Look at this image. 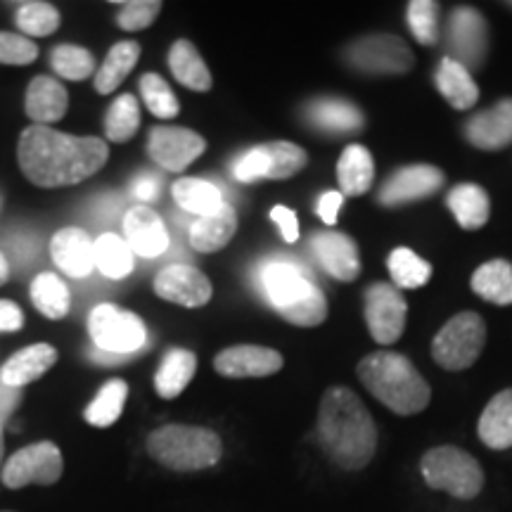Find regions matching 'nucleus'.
<instances>
[{
	"mask_svg": "<svg viewBox=\"0 0 512 512\" xmlns=\"http://www.w3.org/2000/svg\"><path fill=\"white\" fill-rule=\"evenodd\" d=\"M17 157L22 174L38 188H67L98 174L110 157V147L100 138L69 136L31 124L19 138Z\"/></svg>",
	"mask_w": 512,
	"mask_h": 512,
	"instance_id": "nucleus-1",
	"label": "nucleus"
},
{
	"mask_svg": "<svg viewBox=\"0 0 512 512\" xmlns=\"http://www.w3.org/2000/svg\"><path fill=\"white\" fill-rule=\"evenodd\" d=\"M318 441L339 470H363L377 451L373 415L349 387H330L318 406Z\"/></svg>",
	"mask_w": 512,
	"mask_h": 512,
	"instance_id": "nucleus-2",
	"label": "nucleus"
},
{
	"mask_svg": "<svg viewBox=\"0 0 512 512\" xmlns=\"http://www.w3.org/2000/svg\"><path fill=\"white\" fill-rule=\"evenodd\" d=\"M363 387L396 415H415L430 406L432 389L411 358L396 351H375L356 368Z\"/></svg>",
	"mask_w": 512,
	"mask_h": 512,
	"instance_id": "nucleus-3",
	"label": "nucleus"
},
{
	"mask_svg": "<svg viewBox=\"0 0 512 512\" xmlns=\"http://www.w3.org/2000/svg\"><path fill=\"white\" fill-rule=\"evenodd\" d=\"M261 285L275 309L287 323L313 328L328 318L325 294L306 278V273L290 261H268L261 268Z\"/></svg>",
	"mask_w": 512,
	"mask_h": 512,
	"instance_id": "nucleus-4",
	"label": "nucleus"
},
{
	"mask_svg": "<svg viewBox=\"0 0 512 512\" xmlns=\"http://www.w3.org/2000/svg\"><path fill=\"white\" fill-rule=\"evenodd\" d=\"M147 453L174 472H200L223 458V441L197 425H164L147 437Z\"/></svg>",
	"mask_w": 512,
	"mask_h": 512,
	"instance_id": "nucleus-5",
	"label": "nucleus"
},
{
	"mask_svg": "<svg viewBox=\"0 0 512 512\" xmlns=\"http://www.w3.org/2000/svg\"><path fill=\"white\" fill-rule=\"evenodd\" d=\"M420 475L434 491L472 501L484 489V470L475 456L458 446H434L420 458Z\"/></svg>",
	"mask_w": 512,
	"mask_h": 512,
	"instance_id": "nucleus-6",
	"label": "nucleus"
},
{
	"mask_svg": "<svg viewBox=\"0 0 512 512\" xmlns=\"http://www.w3.org/2000/svg\"><path fill=\"white\" fill-rule=\"evenodd\" d=\"M486 344V323L479 313H456L437 332L432 342V358L444 370H467L475 366Z\"/></svg>",
	"mask_w": 512,
	"mask_h": 512,
	"instance_id": "nucleus-7",
	"label": "nucleus"
},
{
	"mask_svg": "<svg viewBox=\"0 0 512 512\" xmlns=\"http://www.w3.org/2000/svg\"><path fill=\"white\" fill-rule=\"evenodd\" d=\"M309 162V155L299 145L290 140H273V143L256 145L247 150L238 162H235L233 174L242 183H254L261 178L268 181H285V178L297 176Z\"/></svg>",
	"mask_w": 512,
	"mask_h": 512,
	"instance_id": "nucleus-8",
	"label": "nucleus"
},
{
	"mask_svg": "<svg viewBox=\"0 0 512 512\" xmlns=\"http://www.w3.org/2000/svg\"><path fill=\"white\" fill-rule=\"evenodd\" d=\"M93 344L100 351L117 356H128L145 344V323L133 311H124L114 304L95 306L88 316Z\"/></svg>",
	"mask_w": 512,
	"mask_h": 512,
	"instance_id": "nucleus-9",
	"label": "nucleus"
},
{
	"mask_svg": "<svg viewBox=\"0 0 512 512\" xmlns=\"http://www.w3.org/2000/svg\"><path fill=\"white\" fill-rule=\"evenodd\" d=\"M347 62L363 74L396 76L411 72L413 53L408 43L392 34H370L356 38L347 48Z\"/></svg>",
	"mask_w": 512,
	"mask_h": 512,
	"instance_id": "nucleus-10",
	"label": "nucleus"
},
{
	"mask_svg": "<svg viewBox=\"0 0 512 512\" xmlns=\"http://www.w3.org/2000/svg\"><path fill=\"white\" fill-rule=\"evenodd\" d=\"M64 472L62 451L53 441H38V444H29L12 456L8 463L3 465L0 472V482L8 489H24L29 484L50 486L60 482Z\"/></svg>",
	"mask_w": 512,
	"mask_h": 512,
	"instance_id": "nucleus-11",
	"label": "nucleus"
},
{
	"mask_svg": "<svg viewBox=\"0 0 512 512\" xmlns=\"http://www.w3.org/2000/svg\"><path fill=\"white\" fill-rule=\"evenodd\" d=\"M448 60L470 69H482L489 55V24L475 8H456L446 27Z\"/></svg>",
	"mask_w": 512,
	"mask_h": 512,
	"instance_id": "nucleus-12",
	"label": "nucleus"
},
{
	"mask_svg": "<svg viewBox=\"0 0 512 512\" xmlns=\"http://www.w3.org/2000/svg\"><path fill=\"white\" fill-rule=\"evenodd\" d=\"M363 311L370 337L382 347L399 342L406 330L408 306L403 294L387 283H373L363 292Z\"/></svg>",
	"mask_w": 512,
	"mask_h": 512,
	"instance_id": "nucleus-13",
	"label": "nucleus"
},
{
	"mask_svg": "<svg viewBox=\"0 0 512 512\" xmlns=\"http://www.w3.org/2000/svg\"><path fill=\"white\" fill-rule=\"evenodd\" d=\"M207 150V140L200 133L181 126H155L147 138V152L152 162L166 171H183Z\"/></svg>",
	"mask_w": 512,
	"mask_h": 512,
	"instance_id": "nucleus-14",
	"label": "nucleus"
},
{
	"mask_svg": "<svg viewBox=\"0 0 512 512\" xmlns=\"http://www.w3.org/2000/svg\"><path fill=\"white\" fill-rule=\"evenodd\" d=\"M444 185V174L432 164H413L394 171L382 185L377 200L384 207H399V204L427 200Z\"/></svg>",
	"mask_w": 512,
	"mask_h": 512,
	"instance_id": "nucleus-15",
	"label": "nucleus"
},
{
	"mask_svg": "<svg viewBox=\"0 0 512 512\" xmlns=\"http://www.w3.org/2000/svg\"><path fill=\"white\" fill-rule=\"evenodd\" d=\"M157 297L174 302L178 306L197 309L211 302V283L200 268L188 264H174L159 271L155 278Z\"/></svg>",
	"mask_w": 512,
	"mask_h": 512,
	"instance_id": "nucleus-16",
	"label": "nucleus"
},
{
	"mask_svg": "<svg viewBox=\"0 0 512 512\" xmlns=\"http://www.w3.org/2000/svg\"><path fill=\"white\" fill-rule=\"evenodd\" d=\"M124 240L133 249V254L143 256V259H155V256L164 254L171 242L164 221L147 204H138V207L126 211Z\"/></svg>",
	"mask_w": 512,
	"mask_h": 512,
	"instance_id": "nucleus-17",
	"label": "nucleus"
},
{
	"mask_svg": "<svg viewBox=\"0 0 512 512\" xmlns=\"http://www.w3.org/2000/svg\"><path fill=\"white\" fill-rule=\"evenodd\" d=\"M214 368L219 375L235 377V380H245V377H268L283 368V356L268 347L240 344V347L223 349L221 354L214 358Z\"/></svg>",
	"mask_w": 512,
	"mask_h": 512,
	"instance_id": "nucleus-18",
	"label": "nucleus"
},
{
	"mask_svg": "<svg viewBox=\"0 0 512 512\" xmlns=\"http://www.w3.org/2000/svg\"><path fill=\"white\" fill-rule=\"evenodd\" d=\"M467 143L494 152L512 143V98L498 100L494 107L465 121Z\"/></svg>",
	"mask_w": 512,
	"mask_h": 512,
	"instance_id": "nucleus-19",
	"label": "nucleus"
},
{
	"mask_svg": "<svg viewBox=\"0 0 512 512\" xmlns=\"http://www.w3.org/2000/svg\"><path fill=\"white\" fill-rule=\"evenodd\" d=\"M313 252L320 266L330 278L342 283H354L361 273V254L356 242L344 233H316L311 240Z\"/></svg>",
	"mask_w": 512,
	"mask_h": 512,
	"instance_id": "nucleus-20",
	"label": "nucleus"
},
{
	"mask_svg": "<svg viewBox=\"0 0 512 512\" xmlns=\"http://www.w3.org/2000/svg\"><path fill=\"white\" fill-rule=\"evenodd\" d=\"M50 254L55 266L72 278H86L95 268V242L81 228H64L55 233L50 240Z\"/></svg>",
	"mask_w": 512,
	"mask_h": 512,
	"instance_id": "nucleus-21",
	"label": "nucleus"
},
{
	"mask_svg": "<svg viewBox=\"0 0 512 512\" xmlns=\"http://www.w3.org/2000/svg\"><path fill=\"white\" fill-rule=\"evenodd\" d=\"M24 107H27L29 119L34 124L48 126L60 121L67 114L69 95L64 91V86H60L55 79H50V76H36L27 88Z\"/></svg>",
	"mask_w": 512,
	"mask_h": 512,
	"instance_id": "nucleus-22",
	"label": "nucleus"
},
{
	"mask_svg": "<svg viewBox=\"0 0 512 512\" xmlns=\"http://www.w3.org/2000/svg\"><path fill=\"white\" fill-rule=\"evenodd\" d=\"M477 434L486 448L494 451L512 448V389H503L486 403L479 415Z\"/></svg>",
	"mask_w": 512,
	"mask_h": 512,
	"instance_id": "nucleus-23",
	"label": "nucleus"
},
{
	"mask_svg": "<svg viewBox=\"0 0 512 512\" xmlns=\"http://www.w3.org/2000/svg\"><path fill=\"white\" fill-rule=\"evenodd\" d=\"M57 363V351L50 344H34V347H27L17 351L15 356L10 358L3 366V373H0V382L5 387L22 389L24 384L38 380L48 373Z\"/></svg>",
	"mask_w": 512,
	"mask_h": 512,
	"instance_id": "nucleus-24",
	"label": "nucleus"
},
{
	"mask_svg": "<svg viewBox=\"0 0 512 512\" xmlns=\"http://www.w3.org/2000/svg\"><path fill=\"white\" fill-rule=\"evenodd\" d=\"M235 230H238V214L230 204H223L216 214L195 219L190 226V245L200 254L219 252L233 240Z\"/></svg>",
	"mask_w": 512,
	"mask_h": 512,
	"instance_id": "nucleus-25",
	"label": "nucleus"
},
{
	"mask_svg": "<svg viewBox=\"0 0 512 512\" xmlns=\"http://www.w3.org/2000/svg\"><path fill=\"white\" fill-rule=\"evenodd\" d=\"M337 181L344 197L366 195L375 181V164L363 145H349L337 162Z\"/></svg>",
	"mask_w": 512,
	"mask_h": 512,
	"instance_id": "nucleus-26",
	"label": "nucleus"
},
{
	"mask_svg": "<svg viewBox=\"0 0 512 512\" xmlns=\"http://www.w3.org/2000/svg\"><path fill=\"white\" fill-rule=\"evenodd\" d=\"M434 83H437L439 93L444 95L446 102L453 107V110H470L472 105H477L479 88L475 79H472V74L467 72L463 64L444 57L439 64L437 74H434Z\"/></svg>",
	"mask_w": 512,
	"mask_h": 512,
	"instance_id": "nucleus-27",
	"label": "nucleus"
},
{
	"mask_svg": "<svg viewBox=\"0 0 512 512\" xmlns=\"http://www.w3.org/2000/svg\"><path fill=\"white\" fill-rule=\"evenodd\" d=\"M448 209L456 216L460 228L465 230H477L486 226L491 216V202L484 188H479L475 183H460L448 192L446 197Z\"/></svg>",
	"mask_w": 512,
	"mask_h": 512,
	"instance_id": "nucleus-28",
	"label": "nucleus"
},
{
	"mask_svg": "<svg viewBox=\"0 0 512 512\" xmlns=\"http://www.w3.org/2000/svg\"><path fill=\"white\" fill-rule=\"evenodd\" d=\"M309 121L332 136H347L363 128V112L347 100H318L309 107Z\"/></svg>",
	"mask_w": 512,
	"mask_h": 512,
	"instance_id": "nucleus-29",
	"label": "nucleus"
},
{
	"mask_svg": "<svg viewBox=\"0 0 512 512\" xmlns=\"http://www.w3.org/2000/svg\"><path fill=\"white\" fill-rule=\"evenodd\" d=\"M197 370V356L188 349H171L164 356L155 375V389L162 399H176L183 394Z\"/></svg>",
	"mask_w": 512,
	"mask_h": 512,
	"instance_id": "nucleus-30",
	"label": "nucleus"
},
{
	"mask_svg": "<svg viewBox=\"0 0 512 512\" xmlns=\"http://www.w3.org/2000/svg\"><path fill=\"white\" fill-rule=\"evenodd\" d=\"M470 285L484 302H491L496 306L512 304V266L505 259L486 261V264L479 266L472 273Z\"/></svg>",
	"mask_w": 512,
	"mask_h": 512,
	"instance_id": "nucleus-31",
	"label": "nucleus"
},
{
	"mask_svg": "<svg viewBox=\"0 0 512 512\" xmlns=\"http://www.w3.org/2000/svg\"><path fill=\"white\" fill-rule=\"evenodd\" d=\"M140 60V43L136 41H121L107 53L105 62L95 72V91L100 95H110L121 86V81L133 72Z\"/></svg>",
	"mask_w": 512,
	"mask_h": 512,
	"instance_id": "nucleus-32",
	"label": "nucleus"
},
{
	"mask_svg": "<svg viewBox=\"0 0 512 512\" xmlns=\"http://www.w3.org/2000/svg\"><path fill=\"white\" fill-rule=\"evenodd\" d=\"M171 192H174L178 207L188 211V214H195L197 219L216 214L226 204L223 202L221 190L214 183L202 181V178H181V181L174 183V190Z\"/></svg>",
	"mask_w": 512,
	"mask_h": 512,
	"instance_id": "nucleus-33",
	"label": "nucleus"
},
{
	"mask_svg": "<svg viewBox=\"0 0 512 512\" xmlns=\"http://www.w3.org/2000/svg\"><path fill=\"white\" fill-rule=\"evenodd\" d=\"M169 67L178 81L183 83L190 91L204 93L211 88V74L209 67L204 64L202 55L190 41H176L169 53Z\"/></svg>",
	"mask_w": 512,
	"mask_h": 512,
	"instance_id": "nucleus-34",
	"label": "nucleus"
},
{
	"mask_svg": "<svg viewBox=\"0 0 512 512\" xmlns=\"http://www.w3.org/2000/svg\"><path fill=\"white\" fill-rule=\"evenodd\" d=\"M136 266V254L124 238L105 233L95 240V268L112 280L126 278Z\"/></svg>",
	"mask_w": 512,
	"mask_h": 512,
	"instance_id": "nucleus-35",
	"label": "nucleus"
},
{
	"mask_svg": "<svg viewBox=\"0 0 512 512\" xmlns=\"http://www.w3.org/2000/svg\"><path fill=\"white\" fill-rule=\"evenodd\" d=\"M31 302L46 318L60 320L69 311V290L55 273H41L31 283Z\"/></svg>",
	"mask_w": 512,
	"mask_h": 512,
	"instance_id": "nucleus-36",
	"label": "nucleus"
},
{
	"mask_svg": "<svg viewBox=\"0 0 512 512\" xmlns=\"http://www.w3.org/2000/svg\"><path fill=\"white\" fill-rule=\"evenodd\" d=\"M128 396V384L124 380H112L100 389L98 396L88 403L86 422L93 427H110L119 420Z\"/></svg>",
	"mask_w": 512,
	"mask_h": 512,
	"instance_id": "nucleus-37",
	"label": "nucleus"
},
{
	"mask_svg": "<svg viewBox=\"0 0 512 512\" xmlns=\"http://www.w3.org/2000/svg\"><path fill=\"white\" fill-rule=\"evenodd\" d=\"M387 266L392 280L399 287H403V290H418V287H422L432 278V266L427 264L422 256L406 247L394 249V252L389 254Z\"/></svg>",
	"mask_w": 512,
	"mask_h": 512,
	"instance_id": "nucleus-38",
	"label": "nucleus"
},
{
	"mask_svg": "<svg viewBox=\"0 0 512 512\" xmlns=\"http://www.w3.org/2000/svg\"><path fill=\"white\" fill-rule=\"evenodd\" d=\"M140 107L133 95H119L105 117V136L110 143H126L138 133Z\"/></svg>",
	"mask_w": 512,
	"mask_h": 512,
	"instance_id": "nucleus-39",
	"label": "nucleus"
},
{
	"mask_svg": "<svg viewBox=\"0 0 512 512\" xmlns=\"http://www.w3.org/2000/svg\"><path fill=\"white\" fill-rule=\"evenodd\" d=\"M15 22L24 36H50L60 27V10L43 0H29L17 8Z\"/></svg>",
	"mask_w": 512,
	"mask_h": 512,
	"instance_id": "nucleus-40",
	"label": "nucleus"
},
{
	"mask_svg": "<svg viewBox=\"0 0 512 512\" xmlns=\"http://www.w3.org/2000/svg\"><path fill=\"white\" fill-rule=\"evenodd\" d=\"M140 93H143V100L155 117L159 119H174L181 112V105H178V98L174 95V91L169 88L159 74H145L140 79Z\"/></svg>",
	"mask_w": 512,
	"mask_h": 512,
	"instance_id": "nucleus-41",
	"label": "nucleus"
},
{
	"mask_svg": "<svg viewBox=\"0 0 512 512\" xmlns=\"http://www.w3.org/2000/svg\"><path fill=\"white\" fill-rule=\"evenodd\" d=\"M50 64L62 79L83 81L93 74L95 57L81 46H57L50 55Z\"/></svg>",
	"mask_w": 512,
	"mask_h": 512,
	"instance_id": "nucleus-42",
	"label": "nucleus"
},
{
	"mask_svg": "<svg viewBox=\"0 0 512 512\" xmlns=\"http://www.w3.org/2000/svg\"><path fill=\"white\" fill-rule=\"evenodd\" d=\"M408 27L415 41L422 46H434L439 41V3L434 0L408 3Z\"/></svg>",
	"mask_w": 512,
	"mask_h": 512,
	"instance_id": "nucleus-43",
	"label": "nucleus"
},
{
	"mask_svg": "<svg viewBox=\"0 0 512 512\" xmlns=\"http://www.w3.org/2000/svg\"><path fill=\"white\" fill-rule=\"evenodd\" d=\"M119 8L117 24L121 29L143 31L159 17L162 3L159 0H133V3H119Z\"/></svg>",
	"mask_w": 512,
	"mask_h": 512,
	"instance_id": "nucleus-44",
	"label": "nucleus"
},
{
	"mask_svg": "<svg viewBox=\"0 0 512 512\" xmlns=\"http://www.w3.org/2000/svg\"><path fill=\"white\" fill-rule=\"evenodd\" d=\"M38 57V48L31 38L22 34H10V31H0V64H22L34 62Z\"/></svg>",
	"mask_w": 512,
	"mask_h": 512,
	"instance_id": "nucleus-45",
	"label": "nucleus"
},
{
	"mask_svg": "<svg viewBox=\"0 0 512 512\" xmlns=\"http://www.w3.org/2000/svg\"><path fill=\"white\" fill-rule=\"evenodd\" d=\"M271 219L275 226L280 228V233H283L285 242H297L299 238V223H297V214L290 207H283V204H278V207L271 209Z\"/></svg>",
	"mask_w": 512,
	"mask_h": 512,
	"instance_id": "nucleus-46",
	"label": "nucleus"
},
{
	"mask_svg": "<svg viewBox=\"0 0 512 512\" xmlns=\"http://www.w3.org/2000/svg\"><path fill=\"white\" fill-rule=\"evenodd\" d=\"M342 204H344L342 192H325V195L318 197L316 211H318L320 219L328 223V226H335L337 214H339V209H342Z\"/></svg>",
	"mask_w": 512,
	"mask_h": 512,
	"instance_id": "nucleus-47",
	"label": "nucleus"
},
{
	"mask_svg": "<svg viewBox=\"0 0 512 512\" xmlns=\"http://www.w3.org/2000/svg\"><path fill=\"white\" fill-rule=\"evenodd\" d=\"M24 325V313L15 302L0 299V332H17Z\"/></svg>",
	"mask_w": 512,
	"mask_h": 512,
	"instance_id": "nucleus-48",
	"label": "nucleus"
},
{
	"mask_svg": "<svg viewBox=\"0 0 512 512\" xmlns=\"http://www.w3.org/2000/svg\"><path fill=\"white\" fill-rule=\"evenodd\" d=\"M19 399H22V392L15 387H5L3 382H0V430H3V422L10 418L12 411L17 408Z\"/></svg>",
	"mask_w": 512,
	"mask_h": 512,
	"instance_id": "nucleus-49",
	"label": "nucleus"
},
{
	"mask_svg": "<svg viewBox=\"0 0 512 512\" xmlns=\"http://www.w3.org/2000/svg\"><path fill=\"white\" fill-rule=\"evenodd\" d=\"M133 195H136V200H143V202L157 200V195H159L157 178H152V176L140 178V181H136V185H133Z\"/></svg>",
	"mask_w": 512,
	"mask_h": 512,
	"instance_id": "nucleus-50",
	"label": "nucleus"
},
{
	"mask_svg": "<svg viewBox=\"0 0 512 512\" xmlns=\"http://www.w3.org/2000/svg\"><path fill=\"white\" fill-rule=\"evenodd\" d=\"M93 358H95V361H98V363H105V366H107V363H119L121 361V358H126V356H117V354H110V351H93Z\"/></svg>",
	"mask_w": 512,
	"mask_h": 512,
	"instance_id": "nucleus-51",
	"label": "nucleus"
},
{
	"mask_svg": "<svg viewBox=\"0 0 512 512\" xmlns=\"http://www.w3.org/2000/svg\"><path fill=\"white\" fill-rule=\"evenodd\" d=\"M8 278H10V266L8 261H5V256L0 254V285L8 283Z\"/></svg>",
	"mask_w": 512,
	"mask_h": 512,
	"instance_id": "nucleus-52",
	"label": "nucleus"
},
{
	"mask_svg": "<svg viewBox=\"0 0 512 512\" xmlns=\"http://www.w3.org/2000/svg\"><path fill=\"white\" fill-rule=\"evenodd\" d=\"M3 453H5V439H3V430H0V465H3Z\"/></svg>",
	"mask_w": 512,
	"mask_h": 512,
	"instance_id": "nucleus-53",
	"label": "nucleus"
},
{
	"mask_svg": "<svg viewBox=\"0 0 512 512\" xmlns=\"http://www.w3.org/2000/svg\"><path fill=\"white\" fill-rule=\"evenodd\" d=\"M0 512H8V510H0Z\"/></svg>",
	"mask_w": 512,
	"mask_h": 512,
	"instance_id": "nucleus-54",
	"label": "nucleus"
},
{
	"mask_svg": "<svg viewBox=\"0 0 512 512\" xmlns=\"http://www.w3.org/2000/svg\"><path fill=\"white\" fill-rule=\"evenodd\" d=\"M510 8H512V3H510Z\"/></svg>",
	"mask_w": 512,
	"mask_h": 512,
	"instance_id": "nucleus-55",
	"label": "nucleus"
}]
</instances>
